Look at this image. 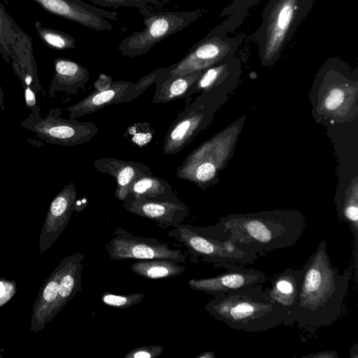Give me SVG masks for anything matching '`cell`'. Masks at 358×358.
<instances>
[{"label":"cell","instance_id":"836d02e7","mask_svg":"<svg viewBox=\"0 0 358 358\" xmlns=\"http://www.w3.org/2000/svg\"><path fill=\"white\" fill-rule=\"evenodd\" d=\"M124 6L136 7L143 16L163 10L169 0H123Z\"/></svg>","mask_w":358,"mask_h":358},{"label":"cell","instance_id":"d4e9b609","mask_svg":"<svg viewBox=\"0 0 358 358\" xmlns=\"http://www.w3.org/2000/svg\"><path fill=\"white\" fill-rule=\"evenodd\" d=\"M240 69H242L241 61L235 55L208 67L187 90L185 98L212 89Z\"/></svg>","mask_w":358,"mask_h":358},{"label":"cell","instance_id":"1f68e13d","mask_svg":"<svg viewBox=\"0 0 358 358\" xmlns=\"http://www.w3.org/2000/svg\"><path fill=\"white\" fill-rule=\"evenodd\" d=\"M144 293H131L129 294H116L105 292L101 296L103 304L117 308H128L141 302L145 297Z\"/></svg>","mask_w":358,"mask_h":358},{"label":"cell","instance_id":"60d3db41","mask_svg":"<svg viewBox=\"0 0 358 358\" xmlns=\"http://www.w3.org/2000/svg\"><path fill=\"white\" fill-rule=\"evenodd\" d=\"M0 109L2 110H5L4 94H3V92L1 83H0Z\"/></svg>","mask_w":358,"mask_h":358},{"label":"cell","instance_id":"5b68a950","mask_svg":"<svg viewBox=\"0 0 358 358\" xmlns=\"http://www.w3.org/2000/svg\"><path fill=\"white\" fill-rule=\"evenodd\" d=\"M240 69L212 89L201 92L181 111L165 136L163 153L173 155L182 151L211 123L217 110L227 101L240 83Z\"/></svg>","mask_w":358,"mask_h":358},{"label":"cell","instance_id":"52a82bcc","mask_svg":"<svg viewBox=\"0 0 358 358\" xmlns=\"http://www.w3.org/2000/svg\"><path fill=\"white\" fill-rule=\"evenodd\" d=\"M245 121L243 115L193 150L176 169V176L205 189L217 185L232 156Z\"/></svg>","mask_w":358,"mask_h":358},{"label":"cell","instance_id":"277c9868","mask_svg":"<svg viewBox=\"0 0 358 358\" xmlns=\"http://www.w3.org/2000/svg\"><path fill=\"white\" fill-rule=\"evenodd\" d=\"M310 99L319 122L333 124L353 120L358 111L357 69L352 70L340 57L327 59L315 76Z\"/></svg>","mask_w":358,"mask_h":358},{"label":"cell","instance_id":"4dcf8cb0","mask_svg":"<svg viewBox=\"0 0 358 358\" xmlns=\"http://www.w3.org/2000/svg\"><path fill=\"white\" fill-rule=\"evenodd\" d=\"M154 131L148 122H137L127 127L124 136L133 145L142 148L150 143Z\"/></svg>","mask_w":358,"mask_h":358},{"label":"cell","instance_id":"4316f807","mask_svg":"<svg viewBox=\"0 0 358 358\" xmlns=\"http://www.w3.org/2000/svg\"><path fill=\"white\" fill-rule=\"evenodd\" d=\"M203 71L175 75L156 82L152 103H165L179 99H185L187 90L199 78Z\"/></svg>","mask_w":358,"mask_h":358},{"label":"cell","instance_id":"f546056e","mask_svg":"<svg viewBox=\"0 0 358 358\" xmlns=\"http://www.w3.org/2000/svg\"><path fill=\"white\" fill-rule=\"evenodd\" d=\"M38 35L43 43L53 50L76 49V38L71 35L45 26L36 20L34 23Z\"/></svg>","mask_w":358,"mask_h":358},{"label":"cell","instance_id":"ab89813d","mask_svg":"<svg viewBox=\"0 0 358 358\" xmlns=\"http://www.w3.org/2000/svg\"><path fill=\"white\" fill-rule=\"evenodd\" d=\"M215 352H210V351L202 352L201 354L199 355L196 357V358H215Z\"/></svg>","mask_w":358,"mask_h":358},{"label":"cell","instance_id":"d6986e66","mask_svg":"<svg viewBox=\"0 0 358 358\" xmlns=\"http://www.w3.org/2000/svg\"><path fill=\"white\" fill-rule=\"evenodd\" d=\"M65 257L44 281L33 304L31 320V331L38 332L56 315L59 281L67 263Z\"/></svg>","mask_w":358,"mask_h":358},{"label":"cell","instance_id":"30bf717a","mask_svg":"<svg viewBox=\"0 0 358 358\" xmlns=\"http://www.w3.org/2000/svg\"><path fill=\"white\" fill-rule=\"evenodd\" d=\"M242 41V37L230 36L217 25L193 45L182 59L169 67H163L155 83L172 76L204 70L229 58L235 55Z\"/></svg>","mask_w":358,"mask_h":358},{"label":"cell","instance_id":"44dd1931","mask_svg":"<svg viewBox=\"0 0 358 358\" xmlns=\"http://www.w3.org/2000/svg\"><path fill=\"white\" fill-rule=\"evenodd\" d=\"M54 69L48 92L50 99H53L57 92L76 94L85 88L90 79L87 68L69 59L55 58Z\"/></svg>","mask_w":358,"mask_h":358},{"label":"cell","instance_id":"9c48e42d","mask_svg":"<svg viewBox=\"0 0 358 358\" xmlns=\"http://www.w3.org/2000/svg\"><path fill=\"white\" fill-rule=\"evenodd\" d=\"M207 10L190 11L160 10L143 16L145 27L124 38L118 45L120 53L125 57L141 56L169 36L189 27L202 17Z\"/></svg>","mask_w":358,"mask_h":358},{"label":"cell","instance_id":"5bb4252c","mask_svg":"<svg viewBox=\"0 0 358 358\" xmlns=\"http://www.w3.org/2000/svg\"><path fill=\"white\" fill-rule=\"evenodd\" d=\"M49 13L97 31H110L113 24L105 17L117 20L118 13L76 0H31Z\"/></svg>","mask_w":358,"mask_h":358},{"label":"cell","instance_id":"2e32d148","mask_svg":"<svg viewBox=\"0 0 358 358\" xmlns=\"http://www.w3.org/2000/svg\"><path fill=\"white\" fill-rule=\"evenodd\" d=\"M10 65L22 88L29 87L35 94L41 90L34 55L32 39L15 22L8 44Z\"/></svg>","mask_w":358,"mask_h":358},{"label":"cell","instance_id":"e0dca14e","mask_svg":"<svg viewBox=\"0 0 358 358\" xmlns=\"http://www.w3.org/2000/svg\"><path fill=\"white\" fill-rule=\"evenodd\" d=\"M122 206L128 212L153 221L163 228L178 227L189 215V208L180 199L171 201L140 196L124 201Z\"/></svg>","mask_w":358,"mask_h":358},{"label":"cell","instance_id":"d6a6232c","mask_svg":"<svg viewBox=\"0 0 358 358\" xmlns=\"http://www.w3.org/2000/svg\"><path fill=\"white\" fill-rule=\"evenodd\" d=\"M14 20L7 13L0 1V54L3 59L10 65L8 44L12 32Z\"/></svg>","mask_w":358,"mask_h":358},{"label":"cell","instance_id":"603a6c76","mask_svg":"<svg viewBox=\"0 0 358 358\" xmlns=\"http://www.w3.org/2000/svg\"><path fill=\"white\" fill-rule=\"evenodd\" d=\"M67 257V263L59 285L57 302L55 308L56 315L82 290V271L84 255L80 252H76Z\"/></svg>","mask_w":358,"mask_h":358},{"label":"cell","instance_id":"d590c367","mask_svg":"<svg viewBox=\"0 0 358 358\" xmlns=\"http://www.w3.org/2000/svg\"><path fill=\"white\" fill-rule=\"evenodd\" d=\"M16 286L14 282L0 279V307L6 303L15 294Z\"/></svg>","mask_w":358,"mask_h":358},{"label":"cell","instance_id":"9a60e30c","mask_svg":"<svg viewBox=\"0 0 358 358\" xmlns=\"http://www.w3.org/2000/svg\"><path fill=\"white\" fill-rule=\"evenodd\" d=\"M76 185L71 182L52 201L39 236L40 253L50 248L67 227L76 210Z\"/></svg>","mask_w":358,"mask_h":358},{"label":"cell","instance_id":"7402d4cb","mask_svg":"<svg viewBox=\"0 0 358 358\" xmlns=\"http://www.w3.org/2000/svg\"><path fill=\"white\" fill-rule=\"evenodd\" d=\"M299 282L300 269L287 268L273 278L271 287L264 289V292L271 300L284 308L289 315L297 301Z\"/></svg>","mask_w":358,"mask_h":358},{"label":"cell","instance_id":"e575fe53","mask_svg":"<svg viewBox=\"0 0 358 358\" xmlns=\"http://www.w3.org/2000/svg\"><path fill=\"white\" fill-rule=\"evenodd\" d=\"M164 352L162 345H150L135 348L128 352L124 358H157Z\"/></svg>","mask_w":358,"mask_h":358},{"label":"cell","instance_id":"8d00e7d4","mask_svg":"<svg viewBox=\"0 0 358 358\" xmlns=\"http://www.w3.org/2000/svg\"><path fill=\"white\" fill-rule=\"evenodd\" d=\"M113 82L111 76L101 73L99 76L98 79L94 83L95 91L100 92L107 90L111 85Z\"/></svg>","mask_w":358,"mask_h":358},{"label":"cell","instance_id":"ffe728a7","mask_svg":"<svg viewBox=\"0 0 358 358\" xmlns=\"http://www.w3.org/2000/svg\"><path fill=\"white\" fill-rule=\"evenodd\" d=\"M95 169L108 174L116 180L115 196L124 201L128 195L129 185L137 178L152 174L148 166L134 161H127L112 157L98 158L94 162Z\"/></svg>","mask_w":358,"mask_h":358},{"label":"cell","instance_id":"f35d334b","mask_svg":"<svg viewBox=\"0 0 358 358\" xmlns=\"http://www.w3.org/2000/svg\"><path fill=\"white\" fill-rule=\"evenodd\" d=\"M301 357L305 358H338V355L336 351L326 350L320 352H315L314 354H310L307 355H302Z\"/></svg>","mask_w":358,"mask_h":358},{"label":"cell","instance_id":"74e56055","mask_svg":"<svg viewBox=\"0 0 358 358\" xmlns=\"http://www.w3.org/2000/svg\"><path fill=\"white\" fill-rule=\"evenodd\" d=\"M80 1H89L94 4H98L101 6L112 7L117 8L120 6H124L123 0H76Z\"/></svg>","mask_w":358,"mask_h":358},{"label":"cell","instance_id":"ac0fdd59","mask_svg":"<svg viewBox=\"0 0 358 358\" xmlns=\"http://www.w3.org/2000/svg\"><path fill=\"white\" fill-rule=\"evenodd\" d=\"M266 279V275L262 271L238 265L213 277L190 279L188 285L194 290L215 296L248 286L263 284Z\"/></svg>","mask_w":358,"mask_h":358},{"label":"cell","instance_id":"f1b7e54d","mask_svg":"<svg viewBox=\"0 0 358 358\" xmlns=\"http://www.w3.org/2000/svg\"><path fill=\"white\" fill-rule=\"evenodd\" d=\"M260 0H232L220 13V17H227L219 27L226 33H234L243 22L250 8Z\"/></svg>","mask_w":358,"mask_h":358},{"label":"cell","instance_id":"cb8c5ba5","mask_svg":"<svg viewBox=\"0 0 358 358\" xmlns=\"http://www.w3.org/2000/svg\"><path fill=\"white\" fill-rule=\"evenodd\" d=\"M337 215L339 219L348 224L355 239V267L357 268L358 247V180L355 176L345 189L341 188L335 196Z\"/></svg>","mask_w":358,"mask_h":358},{"label":"cell","instance_id":"6da1fadb","mask_svg":"<svg viewBox=\"0 0 358 358\" xmlns=\"http://www.w3.org/2000/svg\"><path fill=\"white\" fill-rule=\"evenodd\" d=\"M352 273H340L333 266L325 240L300 269L297 301L289 313L285 326L296 323L308 333L334 324L341 315Z\"/></svg>","mask_w":358,"mask_h":358},{"label":"cell","instance_id":"ba28073f","mask_svg":"<svg viewBox=\"0 0 358 358\" xmlns=\"http://www.w3.org/2000/svg\"><path fill=\"white\" fill-rule=\"evenodd\" d=\"M168 236L185 246L193 259L212 264L214 268L228 269L250 265L258 258L257 254L217 235L208 227L182 223L171 229Z\"/></svg>","mask_w":358,"mask_h":358},{"label":"cell","instance_id":"3957f363","mask_svg":"<svg viewBox=\"0 0 358 358\" xmlns=\"http://www.w3.org/2000/svg\"><path fill=\"white\" fill-rule=\"evenodd\" d=\"M205 310L229 328L245 332L266 331L286 322L288 313L264 293L263 285L215 295Z\"/></svg>","mask_w":358,"mask_h":358},{"label":"cell","instance_id":"8992f818","mask_svg":"<svg viewBox=\"0 0 358 358\" xmlns=\"http://www.w3.org/2000/svg\"><path fill=\"white\" fill-rule=\"evenodd\" d=\"M315 0H269L255 34L262 66L274 65Z\"/></svg>","mask_w":358,"mask_h":358},{"label":"cell","instance_id":"83f0119b","mask_svg":"<svg viewBox=\"0 0 358 358\" xmlns=\"http://www.w3.org/2000/svg\"><path fill=\"white\" fill-rule=\"evenodd\" d=\"M131 270L146 279L157 280L176 277L184 273L186 267L178 262L162 259L138 260L131 264Z\"/></svg>","mask_w":358,"mask_h":358},{"label":"cell","instance_id":"4fadbf2b","mask_svg":"<svg viewBox=\"0 0 358 358\" xmlns=\"http://www.w3.org/2000/svg\"><path fill=\"white\" fill-rule=\"evenodd\" d=\"M163 67L142 77L137 83L113 81L107 90L93 91L78 103L66 108L69 118L75 120L85 115L93 113L107 106L131 102L155 83Z\"/></svg>","mask_w":358,"mask_h":358},{"label":"cell","instance_id":"b9f144b4","mask_svg":"<svg viewBox=\"0 0 358 358\" xmlns=\"http://www.w3.org/2000/svg\"><path fill=\"white\" fill-rule=\"evenodd\" d=\"M357 344L355 343L350 350V357L357 358L358 357V349Z\"/></svg>","mask_w":358,"mask_h":358},{"label":"cell","instance_id":"8fae6325","mask_svg":"<svg viewBox=\"0 0 358 358\" xmlns=\"http://www.w3.org/2000/svg\"><path fill=\"white\" fill-rule=\"evenodd\" d=\"M61 114L59 108L50 109L44 117L40 113H30L20 121V124L26 130L36 134L41 141L64 146L87 143L99 131L98 127L92 122L65 119Z\"/></svg>","mask_w":358,"mask_h":358},{"label":"cell","instance_id":"484cf974","mask_svg":"<svg viewBox=\"0 0 358 358\" xmlns=\"http://www.w3.org/2000/svg\"><path fill=\"white\" fill-rule=\"evenodd\" d=\"M140 196L171 201L180 199L166 180L153 174L143 175L134 180L129 187L128 195L124 201Z\"/></svg>","mask_w":358,"mask_h":358},{"label":"cell","instance_id":"7c38bea8","mask_svg":"<svg viewBox=\"0 0 358 358\" xmlns=\"http://www.w3.org/2000/svg\"><path fill=\"white\" fill-rule=\"evenodd\" d=\"M114 235L105 247L112 260L162 259L178 263L186 261L187 256L181 250L171 249L167 243L157 238L135 236L121 227L115 229Z\"/></svg>","mask_w":358,"mask_h":358},{"label":"cell","instance_id":"7a4b0ae2","mask_svg":"<svg viewBox=\"0 0 358 358\" xmlns=\"http://www.w3.org/2000/svg\"><path fill=\"white\" fill-rule=\"evenodd\" d=\"M208 227L259 256L294 245L302 236L306 221L299 210L275 209L229 215Z\"/></svg>","mask_w":358,"mask_h":358}]
</instances>
